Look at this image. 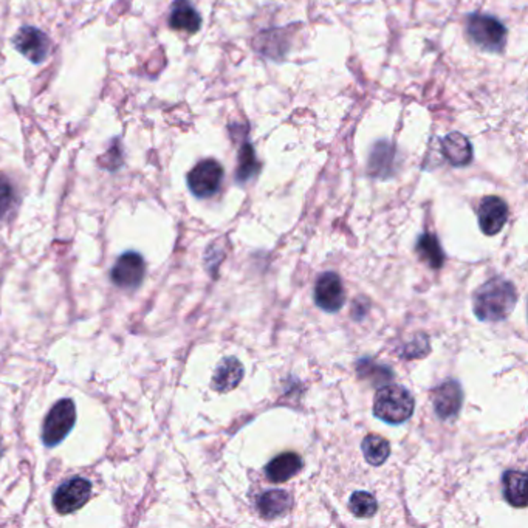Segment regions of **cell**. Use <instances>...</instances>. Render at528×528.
Here are the masks:
<instances>
[{"mask_svg": "<svg viewBox=\"0 0 528 528\" xmlns=\"http://www.w3.org/2000/svg\"><path fill=\"white\" fill-rule=\"evenodd\" d=\"M479 225L484 235L494 236L502 231L508 219V206L504 200L496 196L485 197L479 206Z\"/></svg>", "mask_w": 528, "mask_h": 528, "instance_id": "10", "label": "cell"}, {"mask_svg": "<svg viewBox=\"0 0 528 528\" xmlns=\"http://www.w3.org/2000/svg\"><path fill=\"white\" fill-rule=\"evenodd\" d=\"M502 482L507 502L517 508H524L527 505V475L521 471H507Z\"/></svg>", "mask_w": 528, "mask_h": 528, "instance_id": "16", "label": "cell"}, {"mask_svg": "<svg viewBox=\"0 0 528 528\" xmlns=\"http://www.w3.org/2000/svg\"><path fill=\"white\" fill-rule=\"evenodd\" d=\"M302 469V459L294 452H284L281 456L275 457L267 467H265V475L275 482H287Z\"/></svg>", "mask_w": 528, "mask_h": 528, "instance_id": "15", "label": "cell"}, {"mask_svg": "<svg viewBox=\"0 0 528 528\" xmlns=\"http://www.w3.org/2000/svg\"><path fill=\"white\" fill-rule=\"evenodd\" d=\"M146 273L141 254L135 252H127L121 254L118 260L115 262L110 277L115 285L121 288H137L143 281Z\"/></svg>", "mask_w": 528, "mask_h": 528, "instance_id": "8", "label": "cell"}, {"mask_svg": "<svg viewBox=\"0 0 528 528\" xmlns=\"http://www.w3.org/2000/svg\"><path fill=\"white\" fill-rule=\"evenodd\" d=\"M516 300L515 285L504 277H494L476 290L473 308L480 321L499 323L510 316Z\"/></svg>", "mask_w": 528, "mask_h": 528, "instance_id": "1", "label": "cell"}, {"mask_svg": "<svg viewBox=\"0 0 528 528\" xmlns=\"http://www.w3.org/2000/svg\"><path fill=\"white\" fill-rule=\"evenodd\" d=\"M348 508L354 513L355 516L371 517L379 510V504H377V499L373 498L372 494L366 492H356L350 498Z\"/></svg>", "mask_w": 528, "mask_h": 528, "instance_id": "21", "label": "cell"}, {"mask_svg": "<svg viewBox=\"0 0 528 528\" xmlns=\"http://www.w3.org/2000/svg\"><path fill=\"white\" fill-rule=\"evenodd\" d=\"M260 164L256 158V152L252 149V143H244L239 150V164L236 171V180L237 183H246L252 180L254 175H258Z\"/></svg>", "mask_w": 528, "mask_h": 528, "instance_id": "20", "label": "cell"}, {"mask_svg": "<svg viewBox=\"0 0 528 528\" xmlns=\"http://www.w3.org/2000/svg\"><path fill=\"white\" fill-rule=\"evenodd\" d=\"M14 200V189L5 177H0V219L12 208Z\"/></svg>", "mask_w": 528, "mask_h": 528, "instance_id": "22", "label": "cell"}, {"mask_svg": "<svg viewBox=\"0 0 528 528\" xmlns=\"http://www.w3.org/2000/svg\"><path fill=\"white\" fill-rule=\"evenodd\" d=\"M92 484L83 477L67 480L56 490L53 496L54 508L60 515H70L87 504L91 499Z\"/></svg>", "mask_w": 528, "mask_h": 528, "instance_id": "6", "label": "cell"}, {"mask_svg": "<svg viewBox=\"0 0 528 528\" xmlns=\"http://www.w3.org/2000/svg\"><path fill=\"white\" fill-rule=\"evenodd\" d=\"M361 450L364 454L367 463H371L372 467H380L383 465L390 454V444L386 438L377 434H371L367 436L363 444H361Z\"/></svg>", "mask_w": 528, "mask_h": 528, "instance_id": "19", "label": "cell"}, {"mask_svg": "<svg viewBox=\"0 0 528 528\" xmlns=\"http://www.w3.org/2000/svg\"><path fill=\"white\" fill-rule=\"evenodd\" d=\"M292 505V496L284 490H270L264 492L259 499V513L265 519H275V517L283 516L284 513L290 508Z\"/></svg>", "mask_w": 528, "mask_h": 528, "instance_id": "17", "label": "cell"}, {"mask_svg": "<svg viewBox=\"0 0 528 528\" xmlns=\"http://www.w3.org/2000/svg\"><path fill=\"white\" fill-rule=\"evenodd\" d=\"M415 252L419 254L420 260H423L429 268L438 270L442 268L444 264V252L440 246L437 237L434 235H421L417 240L415 245Z\"/></svg>", "mask_w": 528, "mask_h": 528, "instance_id": "18", "label": "cell"}, {"mask_svg": "<svg viewBox=\"0 0 528 528\" xmlns=\"http://www.w3.org/2000/svg\"><path fill=\"white\" fill-rule=\"evenodd\" d=\"M244 379V366L237 358H223L216 367L212 377V389L217 392H229L239 386Z\"/></svg>", "mask_w": 528, "mask_h": 528, "instance_id": "14", "label": "cell"}, {"mask_svg": "<svg viewBox=\"0 0 528 528\" xmlns=\"http://www.w3.org/2000/svg\"><path fill=\"white\" fill-rule=\"evenodd\" d=\"M0 454H2V444H0Z\"/></svg>", "mask_w": 528, "mask_h": 528, "instance_id": "23", "label": "cell"}, {"mask_svg": "<svg viewBox=\"0 0 528 528\" xmlns=\"http://www.w3.org/2000/svg\"><path fill=\"white\" fill-rule=\"evenodd\" d=\"M171 28L187 33H197L202 27V18L189 0H175L169 14Z\"/></svg>", "mask_w": 528, "mask_h": 528, "instance_id": "13", "label": "cell"}, {"mask_svg": "<svg viewBox=\"0 0 528 528\" xmlns=\"http://www.w3.org/2000/svg\"><path fill=\"white\" fill-rule=\"evenodd\" d=\"M223 168L216 160H204L188 174V187L198 198L212 197L222 185Z\"/></svg>", "mask_w": 528, "mask_h": 528, "instance_id": "5", "label": "cell"}, {"mask_svg": "<svg viewBox=\"0 0 528 528\" xmlns=\"http://www.w3.org/2000/svg\"><path fill=\"white\" fill-rule=\"evenodd\" d=\"M414 396L402 386H384L373 398V414L389 425H402L414 414Z\"/></svg>", "mask_w": 528, "mask_h": 528, "instance_id": "2", "label": "cell"}, {"mask_svg": "<svg viewBox=\"0 0 528 528\" xmlns=\"http://www.w3.org/2000/svg\"><path fill=\"white\" fill-rule=\"evenodd\" d=\"M462 388H460V384L457 383L456 380H450L442 386H438L436 392H434L436 414L444 420L454 419L459 414L460 408H462Z\"/></svg>", "mask_w": 528, "mask_h": 528, "instance_id": "11", "label": "cell"}, {"mask_svg": "<svg viewBox=\"0 0 528 528\" xmlns=\"http://www.w3.org/2000/svg\"><path fill=\"white\" fill-rule=\"evenodd\" d=\"M467 35L471 43L484 52L498 53L507 43V27L499 19L488 14L473 12L467 19Z\"/></svg>", "mask_w": 528, "mask_h": 528, "instance_id": "3", "label": "cell"}, {"mask_svg": "<svg viewBox=\"0 0 528 528\" xmlns=\"http://www.w3.org/2000/svg\"><path fill=\"white\" fill-rule=\"evenodd\" d=\"M12 44L20 53L27 56L35 64L44 62L50 53V39L45 33L37 30L35 27L20 28L18 35L12 39Z\"/></svg>", "mask_w": 528, "mask_h": 528, "instance_id": "9", "label": "cell"}, {"mask_svg": "<svg viewBox=\"0 0 528 528\" xmlns=\"http://www.w3.org/2000/svg\"><path fill=\"white\" fill-rule=\"evenodd\" d=\"M442 154L456 168H463L473 162V144L463 133L451 132L442 140Z\"/></svg>", "mask_w": 528, "mask_h": 528, "instance_id": "12", "label": "cell"}, {"mask_svg": "<svg viewBox=\"0 0 528 528\" xmlns=\"http://www.w3.org/2000/svg\"><path fill=\"white\" fill-rule=\"evenodd\" d=\"M315 302L324 312H340L346 302L341 277L332 271L321 275L315 285Z\"/></svg>", "mask_w": 528, "mask_h": 528, "instance_id": "7", "label": "cell"}, {"mask_svg": "<svg viewBox=\"0 0 528 528\" xmlns=\"http://www.w3.org/2000/svg\"><path fill=\"white\" fill-rule=\"evenodd\" d=\"M76 423V408L72 400H60L50 409L44 421L43 442L45 446H56L72 431Z\"/></svg>", "mask_w": 528, "mask_h": 528, "instance_id": "4", "label": "cell"}]
</instances>
